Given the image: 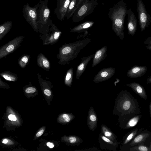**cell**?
<instances>
[{
	"label": "cell",
	"mask_w": 151,
	"mask_h": 151,
	"mask_svg": "<svg viewBox=\"0 0 151 151\" xmlns=\"http://www.w3.org/2000/svg\"><path fill=\"white\" fill-rule=\"evenodd\" d=\"M86 0H77V9L81 4Z\"/></svg>",
	"instance_id": "obj_36"
},
{
	"label": "cell",
	"mask_w": 151,
	"mask_h": 151,
	"mask_svg": "<svg viewBox=\"0 0 151 151\" xmlns=\"http://www.w3.org/2000/svg\"><path fill=\"white\" fill-rule=\"evenodd\" d=\"M0 75L5 79L9 81H15L17 78L16 75L7 71L1 73Z\"/></svg>",
	"instance_id": "obj_25"
},
{
	"label": "cell",
	"mask_w": 151,
	"mask_h": 151,
	"mask_svg": "<svg viewBox=\"0 0 151 151\" xmlns=\"http://www.w3.org/2000/svg\"><path fill=\"white\" fill-rule=\"evenodd\" d=\"M150 150L151 151V144H150Z\"/></svg>",
	"instance_id": "obj_45"
},
{
	"label": "cell",
	"mask_w": 151,
	"mask_h": 151,
	"mask_svg": "<svg viewBox=\"0 0 151 151\" xmlns=\"http://www.w3.org/2000/svg\"><path fill=\"white\" fill-rule=\"evenodd\" d=\"M147 70L145 66L134 65L127 72V76L130 78H137L144 75Z\"/></svg>",
	"instance_id": "obj_12"
},
{
	"label": "cell",
	"mask_w": 151,
	"mask_h": 151,
	"mask_svg": "<svg viewBox=\"0 0 151 151\" xmlns=\"http://www.w3.org/2000/svg\"><path fill=\"white\" fill-rule=\"evenodd\" d=\"M107 47L104 46L96 51L92 60V67L95 66L105 59L107 56Z\"/></svg>",
	"instance_id": "obj_13"
},
{
	"label": "cell",
	"mask_w": 151,
	"mask_h": 151,
	"mask_svg": "<svg viewBox=\"0 0 151 151\" xmlns=\"http://www.w3.org/2000/svg\"><path fill=\"white\" fill-rule=\"evenodd\" d=\"M95 53L87 56L83 57L79 65L77 66L76 75V78L78 79L84 72L88 64L93 58Z\"/></svg>",
	"instance_id": "obj_14"
},
{
	"label": "cell",
	"mask_w": 151,
	"mask_h": 151,
	"mask_svg": "<svg viewBox=\"0 0 151 151\" xmlns=\"http://www.w3.org/2000/svg\"><path fill=\"white\" fill-rule=\"evenodd\" d=\"M36 89L35 88L30 87L27 88H26L25 91L27 93H33L35 92Z\"/></svg>",
	"instance_id": "obj_33"
},
{
	"label": "cell",
	"mask_w": 151,
	"mask_h": 151,
	"mask_svg": "<svg viewBox=\"0 0 151 151\" xmlns=\"http://www.w3.org/2000/svg\"><path fill=\"white\" fill-rule=\"evenodd\" d=\"M73 69L71 67L67 71L64 79L65 84L68 86H71L73 79Z\"/></svg>",
	"instance_id": "obj_24"
},
{
	"label": "cell",
	"mask_w": 151,
	"mask_h": 151,
	"mask_svg": "<svg viewBox=\"0 0 151 151\" xmlns=\"http://www.w3.org/2000/svg\"><path fill=\"white\" fill-rule=\"evenodd\" d=\"M98 118L93 108L91 106L89 110L87 124L88 128L91 130L94 131L97 124Z\"/></svg>",
	"instance_id": "obj_15"
},
{
	"label": "cell",
	"mask_w": 151,
	"mask_h": 151,
	"mask_svg": "<svg viewBox=\"0 0 151 151\" xmlns=\"http://www.w3.org/2000/svg\"><path fill=\"white\" fill-rule=\"evenodd\" d=\"M88 34H90L89 33L87 30H86L84 32V33L78 35L77 37V39L80 38L83 39L88 35Z\"/></svg>",
	"instance_id": "obj_34"
},
{
	"label": "cell",
	"mask_w": 151,
	"mask_h": 151,
	"mask_svg": "<svg viewBox=\"0 0 151 151\" xmlns=\"http://www.w3.org/2000/svg\"><path fill=\"white\" fill-rule=\"evenodd\" d=\"M137 10L141 31L142 32L149 26L151 22V17L147 12L142 0H137Z\"/></svg>",
	"instance_id": "obj_6"
},
{
	"label": "cell",
	"mask_w": 151,
	"mask_h": 151,
	"mask_svg": "<svg viewBox=\"0 0 151 151\" xmlns=\"http://www.w3.org/2000/svg\"><path fill=\"white\" fill-rule=\"evenodd\" d=\"M150 116H151V103L150 106Z\"/></svg>",
	"instance_id": "obj_44"
},
{
	"label": "cell",
	"mask_w": 151,
	"mask_h": 151,
	"mask_svg": "<svg viewBox=\"0 0 151 151\" xmlns=\"http://www.w3.org/2000/svg\"><path fill=\"white\" fill-rule=\"evenodd\" d=\"M100 137L101 139L104 141L108 144L114 146L115 145L117 144L116 142H113L110 139L106 137L104 135H101L100 136Z\"/></svg>",
	"instance_id": "obj_32"
},
{
	"label": "cell",
	"mask_w": 151,
	"mask_h": 151,
	"mask_svg": "<svg viewBox=\"0 0 151 151\" xmlns=\"http://www.w3.org/2000/svg\"><path fill=\"white\" fill-rule=\"evenodd\" d=\"M149 134L147 133H142L137 135L130 143L131 146H134L144 142L149 137Z\"/></svg>",
	"instance_id": "obj_22"
},
{
	"label": "cell",
	"mask_w": 151,
	"mask_h": 151,
	"mask_svg": "<svg viewBox=\"0 0 151 151\" xmlns=\"http://www.w3.org/2000/svg\"><path fill=\"white\" fill-rule=\"evenodd\" d=\"M39 6V2L33 7L30 6L27 2L23 6L22 9L24 18L34 30L37 32L38 31L37 20Z\"/></svg>",
	"instance_id": "obj_5"
},
{
	"label": "cell",
	"mask_w": 151,
	"mask_h": 151,
	"mask_svg": "<svg viewBox=\"0 0 151 151\" xmlns=\"http://www.w3.org/2000/svg\"><path fill=\"white\" fill-rule=\"evenodd\" d=\"M44 93L47 96H50L51 95V92L50 91L47 89H45L44 91Z\"/></svg>",
	"instance_id": "obj_38"
},
{
	"label": "cell",
	"mask_w": 151,
	"mask_h": 151,
	"mask_svg": "<svg viewBox=\"0 0 151 151\" xmlns=\"http://www.w3.org/2000/svg\"><path fill=\"white\" fill-rule=\"evenodd\" d=\"M44 130L41 129L36 134V136L37 137H39L44 132Z\"/></svg>",
	"instance_id": "obj_39"
},
{
	"label": "cell",
	"mask_w": 151,
	"mask_h": 151,
	"mask_svg": "<svg viewBox=\"0 0 151 151\" xmlns=\"http://www.w3.org/2000/svg\"><path fill=\"white\" fill-rule=\"evenodd\" d=\"M139 119V115L132 118L126 124V127L128 128L135 126L137 123Z\"/></svg>",
	"instance_id": "obj_27"
},
{
	"label": "cell",
	"mask_w": 151,
	"mask_h": 151,
	"mask_svg": "<svg viewBox=\"0 0 151 151\" xmlns=\"http://www.w3.org/2000/svg\"><path fill=\"white\" fill-rule=\"evenodd\" d=\"M66 139L68 143L73 146L79 145L82 142V140L80 138L74 135L68 137Z\"/></svg>",
	"instance_id": "obj_26"
},
{
	"label": "cell",
	"mask_w": 151,
	"mask_h": 151,
	"mask_svg": "<svg viewBox=\"0 0 151 151\" xmlns=\"http://www.w3.org/2000/svg\"><path fill=\"white\" fill-rule=\"evenodd\" d=\"M121 107L124 111L132 113L134 109V106L132 99L129 96L124 97L121 101Z\"/></svg>",
	"instance_id": "obj_18"
},
{
	"label": "cell",
	"mask_w": 151,
	"mask_h": 151,
	"mask_svg": "<svg viewBox=\"0 0 151 151\" xmlns=\"http://www.w3.org/2000/svg\"><path fill=\"white\" fill-rule=\"evenodd\" d=\"M98 4L97 0H87L84 2L76 10L72 17L74 22H78L91 14Z\"/></svg>",
	"instance_id": "obj_4"
},
{
	"label": "cell",
	"mask_w": 151,
	"mask_h": 151,
	"mask_svg": "<svg viewBox=\"0 0 151 151\" xmlns=\"http://www.w3.org/2000/svg\"><path fill=\"white\" fill-rule=\"evenodd\" d=\"M146 47L147 49L151 51V45H146Z\"/></svg>",
	"instance_id": "obj_42"
},
{
	"label": "cell",
	"mask_w": 151,
	"mask_h": 151,
	"mask_svg": "<svg viewBox=\"0 0 151 151\" xmlns=\"http://www.w3.org/2000/svg\"><path fill=\"white\" fill-rule=\"evenodd\" d=\"M115 72V69L113 67L102 69L95 76L93 81L96 83H99L107 80L111 78Z\"/></svg>",
	"instance_id": "obj_9"
},
{
	"label": "cell",
	"mask_w": 151,
	"mask_h": 151,
	"mask_svg": "<svg viewBox=\"0 0 151 151\" xmlns=\"http://www.w3.org/2000/svg\"><path fill=\"white\" fill-rule=\"evenodd\" d=\"M127 29L129 35L134 36L137 29V22L135 15L132 10H127Z\"/></svg>",
	"instance_id": "obj_11"
},
{
	"label": "cell",
	"mask_w": 151,
	"mask_h": 151,
	"mask_svg": "<svg viewBox=\"0 0 151 151\" xmlns=\"http://www.w3.org/2000/svg\"><path fill=\"white\" fill-rule=\"evenodd\" d=\"M95 23L93 21H86L76 26L71 29L70 32L80 33L84 32L91 27Z\"/></svg>",
	"instance_id": "obj_16"
},
{
	"label": "cell",
	"mask_w": 151,
	"mask_h": 151,
	"mask_svg": "<svg viewBox=\"0 0 151 151\" xmlns=\"http://www.w3.org/2000/svg\"><path fill=\"white\" fill-rule=\"evenodd\" d=\"M74 117L73 115L66 114H63L62 115V118L63 121L67 123L70 122L74 118Z\"/></svg>",
	"instance_id": "obj_31"
},
{
	"label": "cell",
	"mask_w": 151,
	"mask_h": 151,
	"mask_svg": "<svg viewBox=\"0 0 151 151\" xmlns=\"http://www.w3.org/2000/svg\"><path fill=\"white\" fill-rule=\"evenodd\" d=\"M77 0H70L65 18L68 19L72 17L77 9Z\"/></svg>",
	"instance_id": "obj_21"
},
{
	"label": "cell",
	"mask_w": 151,
	"mask_h": 151,
	"mask_svg": "<svg viewBox=\"0 0 151 151\" xmlns=\"http://www.w3.org/2000/svg\"><path fill=\"white\" fill-rule=\"evenodd\" d=\"M144 43L147 45H151V36L146 38L144 42Z\"/></svg>",
	"instance_id": "obj_35"
},
{
	"label": "cell",
	"mask_w": 151,
	"mask_h": 151,
	"mask_svg": "<svg viewBox=\"0 0 151 151\" xmlns=\"http://www.w3.org/2000/svg\"><path fill=\"white\" fill-rule=\"evenodd\" d=\"M37 61V64L41 67L47 70L50 69V62L43 55L41 54L38 55Z\"/></svg>",
	"instance_id": "obj_20"
},
{
	"label": "cell",
	"mask_w": 151,
	"mask_h": 151,
	"mask_svg": "<svg viewBox=\"0 0 151 151\" xmlns=\"http://www.w3.org/2000/svg\"><path fill=\"white\" fill-rule=\"evenodd\" d=\"M147 81L148 83H151V75L147 78Z\"/></svg>",
	"instance_id": "obj_41"
},
{
	"label": "cell",
	"mask_w": 151,
	"mask_h": 151,
	"mask_svg": "<svg viewBox=\"0 0 151 151\" xmlns=\"http://www.w3.org/2000/svg\"><path fill=\"white\" fill-rule=\"evenodd\" d=\"M126 85L131 88L141 97L145 100L146 99L147 96L145 90L140 84L136 82H132L127 84Z\"/></svg>",
	"instance_id": "obj_17"
},
{
	"label": "cell",
	"mask_w": 151,
	"mask_h": 151,
	"mask_svg": "<svg viewBox=\"0 0 151 151\" xmlns=\"http://www.w3.org/2000/svg\"><path fill=\"white\" fill-rule=\"evenodd\" d=\"M47 145L50 148H52L54 147V145L53 143L50 142H48L47 143Z\"/></svg>",
	"instance_id": "obj_40"
},
{
	"label": "cell",
	"mask_w": 151,
	"mask_h": 151,
	"mask_svg": "<svg viewBox=\"0 0 151 151\" xmlns=\"http://www.w3.org/2000/svg\"><path fill=\"white\" fill-rule=\"evenodd\" d=\"M56 6L54 13L58 19H63L67 10L70 0H56Z\"/></svg>",
	"instance_id": "obj_10"
},
{
	"label": "cell",
	"mask_w": 151,
	"mask_h": 151,
	"mask_svg": "<svg viewBox=\"0 0 151 151\" xmlns=\"http://www.w3.org/2000/svg\"><path fill=\"white\" fill-rule=\"evenodd\" d=\"M29 60L28 55H25L22 56L19 61V64L22 68H24L26 65Z\"/></svg>",
	"instance_id": "obj_28"
},
{
	"label": "cell",
	"mask_w": 151,
	"mask_h": 151,
	"mask_svg": "<svg viewBox=\"0 0 151 151\" xmlns=\"http://www.w3.org/2000/svg\"><path fill=\"white\" fill-rule=\"evenodd\" d=\"M101 129L104 135L107 138L114 142L116 137L113 132L107 127L102 125Z\"/></svg>",
	"instance_id": "obj_23"
},
{
	"label": "cell",
	"mask_w": 151,
	"mask_h": 151,
	"mask_svg": "<svg viewBox=\"0 0 151 151\" xmlns=\"http://www.w3.org/2000/svg\"><path fill=\"white\" fill-rule=\"evenodd\" d=\"M9 119L12 121H15L17 120V118L15 115L13 114H10L8 116Z\"/></svg>",
	"instance_id": "obj_37"
},
{
	"label": "cell",
	"mask_w": 151,
	"mask_h": 151,
	"mask_svg": "<svg viewBox=\"0 0 151 151\" xmlns=\"http://www.w3.org/2000/svg\"><path fill=\"white\" fill-rule=\"evenodd\" d=\"M91 41V39L86 38L63 45L60 48L57 56L59 60L58 63L62 65L69 64L70 61L77 57L81 50Z\"/></svg>",
	"instance_id": "obj_2"
},
{
	"label": "cell",
	"mask_w": 151,
	"mask_h": 151,
	"mask_svg": "<svg viewBox=\"0 0 151 151\" xmlns=\"http://www.w3.org/2000/svg\"><path fill=\"white\" fill-rule=\"evenodd\" d=\"M137 129H136L130 133L126 138L124 143V144H126L129 142L136 135L137 132Z\"/></svg>",
	"instance_id": "obj_30"
},
{
	"label": "cell",
	"mask_w": 151,
	"mask_h": 151,
	"mask_svg": "<svg viewBox=\"0 0 151 151\" xmlns=\"http://www.w3.org/2000/svg\"><path fill=\"white\" fill-rule=\"evenodd\" d=\"M61 33V32L53 24L43 35L44 37L47 38V39L45 40V44H52L57 42L59 40Z\"/></svg>",
	"instance_id": "obj_8"
},
{
	"label": "cell",
	"mask_w": 151,
	"mask_h": 151,
	"mask_svg": "<svg viewBox=\"0 0 151 151\" xmlns=\"http://www.w3.org/2000/svg\"><path fill=\"white\" fill-rule=\"evenodd\" d=\"M48 0H40L37 23L38 31L45 33L53 24L50 18V11L48 6Z\"/></svg>",
	"instance_id": "obj_3"
},
{
	"label": "cell",
	"mask_w": 151,
	"mask_h": 151,
	"mask_svg": "<svg viewBox=\"0 0 151 151\" xmlns=\"http://www.w3.org/2000/svg\"><path fill=\"white\" fill-rule=\"evenodd\" d=\"M2 142L3 143L6 144L7 143L8 140L6 139H4L2 141Z\"/></svg>",
	"instance_id": "obj_43"
},
{
	"label": "cell",
	"mask_w": 151,
	"mask_h": 151,
	"mask_svg": "<svg viewBox=\"0 0 151 151\" xmlns=\"http://www.w3.org/2000/svg\"><path fill=\"white\" fill-rule=\"evenodd\" d=\"M24 37H17L2 46L0 49L1 59L15 51L20 45Z\"/></svg>",
	"instance_id": "obj_7"
},
{
	"label": "cell",
	"mask_w": 151,
	"mask_h": 151,
	"mask_svg": "<svg viewBox=\"0 0 151 151\" xmlns=\"http://www.w3.org/2000/svg\"><path fill=\"white\" fill-rule=\"evenodd\" d=\"M11 21L5 22L0 25V40H1L10 30L12 25Z\"/></svg>",
	"instance_id": "obj_19"
},
{
	"label": "cell",
	"mask_w": 151,
	"mask_h": 151,
	"mask_svg": "<svg viewBox=\"0 0 151 151\" xmlns=\"http://www.w3.org/2000/svg\"><path fill=\"white\" fill-rule=\"evenodd\" d=\"M127 10L126 3L121 0L110 8L108 13L112 22L111 28L121 40H123L124 37V24Z\"/></svg>",
	"instance_id": "obj_1"
},
{
	"label": "cell",
	"mask_w": 151,
	"mask_h": 151,
	"mask_svg": "<svg viewBox=\"0 0 151 151\" xmlns=\"http://www.w3.org/2000/svg\"><path fill=\"white\" fill-rule=\"evenodd\" d=\"M131 151H148L149 148L146 146L143 145H139L133 147L130 149Z\"/></svg>",
	"instance_id": "obj_29"
}]
</instances>
